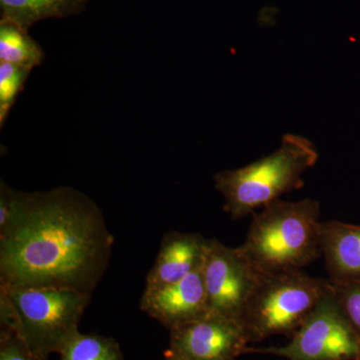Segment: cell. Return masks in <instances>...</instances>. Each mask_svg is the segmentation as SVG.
Wrapping results in <instances>:
<instances>
[{
    "mask_svg": "<svg viewBox=\"0 0 360 360\" xmlns=\"http://www.w3.org/2000/svg\"><path fill=\"white\" fill-rule=\"evenodd\" d=\"M20 191L11 188L4 180L0 184V232L13 221L20 206Z\"/></svg>",
    "mask_w": 360,
    "mask_h": 360,
    "instance_id": "cell-18",
    "label": "cell"
},
{
    "mask_svg": "<svg viewBox=\"0 0 360 360\" xmlns=\"http://www.w3.org/2000/svg\"><path fill=\"white\" fill-rule=\"evenodd\" d=\"M91 0H0L1 21L22 30L40 20L63 18L82 13Z\"/></svg>",
    "mask_w": 360,
    "mask_h": 360,
    "instance_id": "cell-12",
    "label": "cell"
},
{
    "mask_svg": "<svg viewBox=\"0 0 360 360\" xmlns=\"http://www.w3.org/2000/svg\"><path fill=\"white\" fill-rule=\"evenodd\" d=\"M32 70V68H25V66L0 61V127L1 129Z\"/></svg>",
    "mask_w": 360,
    "mask_h": 360,
    "instance_id": "cell-15",
    "label": "cell"
},
{
    "mask_svg": "<svg viewBox=\"0 0 360 360\" xmlns=\"http://www.w3.org/2000/svg\"><path fill=\"white\" fill-rule=\"evenodd\" d=\"M208 239L193 232L169 231L163 236L155 264L146 276V288L176 283L200 267Z\"/></svg>",
    "mask_w": 360,
    "mask_h": 360,
    "instance_id": "cell-10",
    "label": "cell"
},
{
    "mask_svg": "<svg viewBox=\"0 0 360 360\" xmlns=\"http://www.w3.org/2000/svg\"><path fill=\"white\" fill-rule=\"evenodd\" d=\"M0 360H39L13 331H0Z\"/></svg>",
    "mask_w": 360,
    "mask_h": 360,
    "instance_id": "cell-17",
    "label": "cell"
},
{
    "mask_svg": "<svg viewBox=\"0 0 360 360\" xmlns=\"http://www.w3.org/2000/svg\"><path fill=\"white\" fill-rule=\"evenodd\" d=\"M58 360H125L117 341L96 333H78L59 354Z\"/></svg>",
    "mask_w": 360,
    "mask_h": 360,
    "instance_id": "cell-14",
    "label": "cell"
},
{
    "mask_svg": "<svg viewBox=\"0 0 360 360\" xmlns=\"http://www.w3.org/2000/svg\"><path fill=\"white\" fill-rule=\"evenodd\" d=\"M141 309L169 331L205 316L210 309L202 264L176 283L146 288L141 296Z\"/></svg>",
    "mask_w": 360,
    "mask_h": 360,
    "instance_id": "cell-9",
    "label": "cell"
},
{
    "mask_svg": "<svg viewBox=\"0 0 360 360\" xmlns=\"http://www.w3.org/2000/svg\"><path fill=\"white\" fill-rule=\"evenodd\" d=\"M169 333L165 359L238 360L251 345L243 322L210 311Z\"/></svg>",
    "mask_w": 360,
    "mask_h": 360,
    "instance_id": "cell-8",
    "label": "cell"
},
{
    "mask_svg": "<svg viewBox=\"0 0 360 360\" xmlns=\"http://www.w3.org/2000/svg\"><path fill=\"white\" fill-rule=\"evenodd\" d=\"M321 205L277 200L253 213L238 250L262 276L297 271L322 257Z\"/></svg>",
    "mask_w": 360,
    "mask_h": 360,
    "instance_id": "cell-2",
    "label": "cell"
},
{
    "mask_svg": "<svg viewBox=\"0 0 360 360\" xmlns=\"http://www.w3.org/2000/svg\"><path fill=\"white\" fill-rule=\"evenodd\" d=\"M91 295L54 288H0V331H13L39 360L61 350L77 333Z\"/></svg>",
    "mask_w": 360,
    "mask_h": 360,
    "instance_id": "cell-3",
    "label": "cell"
},
{
    "mask_svg": "<svg viewBox=\"0 0 360 360\" xmlns=\"http://www.w3.org/2000/svg\"><path fill=\"white\" fill-rule=\"evenodd\" d=\"M321 246L331 283L360 281V225L321 221Z\"/></svg>",
    "mask_w": 360,
    "mask_h": 360,
    "instance_id": "cell-11",
    "label": "cell"
},
{
    "mask_svg": "<svg viewBox=\"0 0 360 360\" xmlns=\"http://www.w3.org/2000/svg\"><path fill=\"white\" fill-rule=\"evenodd\" d=\"M202 276L210 311L241 321L262 274L241 257L238 248L212 238L203 258Z\"/></svg>",
    "mask_w": 360,
    "mask_h": 360,
    "instance_id": "cell-7",
    "label": "cell"
},
{
    "mask_svg": "<svg viewBox=\"0 0 360 360\" xmlns=\"http://www.w3.org/2000/svg\"><path fill=\"white\" fill-rule=\"evenodd\" d=\"M115 238L101 208L72 187L20 193L0 232V288H54L91 295L108 269Z\"/></svg>",
    "mask_w": 360,
    "mask_h": 360,
    "instance_id": "cell-1",
    "label": "cell"
},
{
    "mask_svg": "<svg viewBox=\"0 0 360 360\" xmlns=\"http://www.w3.org/2000/svg\"><path fill=\"white\" fill-rule=\"evenodd\" d=\"M45 53L41 46L13 23L0 21V61L33 68L41 65Z\"/></svg>",
    "mask_w": 360,
    "mask_h": 360,
    "instance_id": "cell-13",
    "label": "cell"
},
{
    "mask_svg": "<svg viewBox=\"0 0 360 360\" xmlns=\"http://www.w3.org/2000/svg\"><path fill=\"white\" fill-rule=\"evenodd\" d=\"M167 360H177V359H167Z\"/></svg>",
    "mask_w": 360,
    "mask_h": 360,
    "instance_id": "cell-19",
    "label": "cell"
},
{
    "mask_svg": "<svg viewBox=\"0 0 360 360\" xmlns=\"http://www.w3.org/2000/svg\"><path fill=\"white\" fill-rule=\"evenodd\" d=\"M331 285L336 302L360 335V281Z\"/></svg>",
    "mask_w": 360,
    "mask_h": 360,
    "instance_id": "cell-16",
    "label": "cell"
},
{
    "mask_svg": "<svg viewBox=\"0 0 360 360\" xmlns=\"http://www.w3.org/2000/svg\"><path fill=\"white\" fill-rule=\"evenodd\" d=\"M317 160L319 153L309 139L284 135L281 148L272 155L215 174V187L224 196L225 212L233 219H243L283 194L302 188V174Z\"/></svg>",
    "mask_w": 360,
    "mask_h": 360,
    "instance_id": "cell-4",
    "label": "cell"
},
{
    "mask_svg": "<svg viewBox=\"0 0 360 360\" xmlns=\"http://www.w3.org/2000/svg\"><path fill=\"white\" fill-rule=\"evenodd\" d=\"M246 354H270L286 360H360V335L336 302L331 285L288 345L250 347Z\"/></svg>",
    "mask_w": 360,
    "mask_h": 360,
    "instance_id": "cell-6",
    "label": "cell"
},
{
    "mask_svg": "<svg viewBox=\"0 0 360 360\" xmlns=\"http://www.w3.org/2000/svg\"><path fill=\"white\" fill-rule=\"evenodd\" d=\"M330 288L329 279L303 270L262 276L241 317L250 342L274 335L290 338Z\"/></svg>",
    "mask_w": 360,
    "mask_h": 360,
    "instance_id": "cell-5",
    "label": "cell"
}]
</instances>
